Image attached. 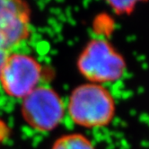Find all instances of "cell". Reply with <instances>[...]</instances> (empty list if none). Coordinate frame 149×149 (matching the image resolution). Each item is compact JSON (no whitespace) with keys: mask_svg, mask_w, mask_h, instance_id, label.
Wrapping results in <instances>:
<instances>
[{"mask_svg":"<svg viewBox=\"0 0 149 149\" xmlns=\"http://www.w3.org/2000/svg\"><path fill=\"white\" fill-rule=\"evenodd\" d=\"M111 93L102 84L87 83L74 88L70 94L68 111L74 123L84 127L109 125L115 114Z\"/></svg>","mask_w":149,"mask_h":149,"instance_id":"6da1fadb","label":"cell"},{"mask_svg":"<svg viewBox=\"0 0 149 149\" xmlns=\"http://www.w3.org/2000/svg\"><path fill=\"white\" fill-rule=\"evenodd\" d=\"M81 74L90 83L102 84L120 79L126 71V62L108 40H90L77 59Z\"/></svg>","mask_w":149,"mask_h":149,"instance_id":"7a4b0ae2","label":"cell"},{"mask_svg":"<svg viewBox=\"0 0 149 149\" xmlns=\"http://www.w3.org/2000/svg\"><path fill=\"white\" fill-rule=\"evenodd\" d=\"M21 111L31 129L49 132L61 123L65 116V105L54 89L39 86L23 99Z\"/></svg>","mask_w":149,"mask_h":149,"instance_id":"3957f363","label":"cell"},{"mask_svg":"<svg viewBox=\"0 0 149 149\" xmlns=\"http://www.w3.org/2000/svg\"><path fill=\"white\" fill-rule=\"evenodd\" d=\"M42 73L41 64L33 57L10 53L0 73V84L9 96L24 99L39 86Z\"/></svg>","mask_w":149,"mask_h":149,"instance_id":"277c9868","label":"cell"},{"mask_svg":"<svg viewBox=\"0 0 149 149\" xmlns=\"http://www.w3.org/2000/svg\"><path fill=\"white\" fill-rule=\"evenodd\" d=\"M30 33V6L20 0H0V49L10 51Z\"/></svg>","mask_w":149,"mask_h":149,"instance_id":"5b68a950","label":"cell"},{"mask_svg":"<svg viewBox=\"0 0 149 149\" xmlns=\"http://www.w3.org/2000/svg\"><path fill=\"white\" fill-rule=\"evenodd\" d=\"M51 149H95V147L84 135L72 133L58 138Z\"/></svg>","mask_w":149,"mask_h":149,"instance_id":"8992f818","label":"cell"},{"mask_svg":"<svg viewBox=\"0 0 149 149\" xmlns=\"http://www.w3.org/2000/svg\"><path fill=\"white\" fill-rule=\"evenodd\" d=\"M108 4L116 15H131L138 2L134 1V0H131V1H109Z\"/></svg>","mask_w":149,"mask_h":149,"instance_id":"52a82bcc","label":"cell"},{"mask_svg":"<svg viewBox=\"0 0 149 149\" xmlns=\"http://www.w3.org/2000/svg\"><path fill=\"white\" fill-rule=\"evenodd\" d=\"M10 131L11 130H10L9 126L3 120L0 119V145L9 137Z\"/></svg>","mask_w":149,"mask_h":149,"instance_id":"ba28073f","label":"cell"},{"mask_svg":"<svg viewBox=\"0 0 149 149\" xmlns=\"http://www.w3.org/2000/svg\"><path fill=\"white\" fill-rule=\"evenodd\" d=\"M10 52L9 50H6V49H0V73H1L2 69H3V67L5 65V63L10 54Z\"/></svg>","mask_w":149,"mask_h":149,"instance_id":"9c48e42d","label":"cell"}]
</instances>
